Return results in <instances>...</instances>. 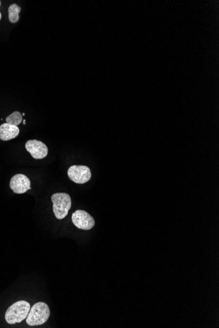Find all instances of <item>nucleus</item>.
I'll list each match as a JSON object with an SVG mask.
<instances>
[{
	"label": "nucleus",
	"mask_w": 219,
	"mask_h": 328,
	"mask_svg": "<svg viewBox=\"0 0 219 328\" xmlns=\"http://www.w3.org/2000/svg\"><path fill=\"white\" fill-rule=\"evenodd\" d=\"M31 183L27 176L22 174L15 175L10 181V188L15 193L22 194L31 190Z\"/></svg>",
	"instance_id": "0eeeda50"
},
{
	"label": "nucleus",
	"mask_w": 219,
	"mask_h": 328,
	"mask_svg": "<svg viewBox=\"0 0 219 328\" xmlns=\"http://www.w3.org/2000/svg\"><path fill=\"white\" fill-rule=\"evenodd\" d=\"M20 130L18 126L12 124L3 123L0 126V139L3 141H8L15 138L19 135Z\"/></svg>",
	"instance_id": "6e6552de"
},
{
	"label": "nucleus",
	"mask_w": 219,
	"mask_h": 328,
	"mask_svg": "<svg viewBox=\"0 0 219 328\" xmlns=\"http://www.w3.org/2000/svg\"><path fill=\"white\" fill-rule=\"evenodd\" d=\"M0 6H1V1H0Z\"/></svg>",
	"instance_id": "4468645a"
},
{
	"label": "nucleus",
	"mask_w": 219,
	"mask_h": 328,
	"mask_svg": "<svg viewBox=\"0 0 219 328\" xmlns=\"http://www.w3.org/2000/svg\"><path fill=\"white\" fill-rule=\"evenodd\" d=\"M53 211L58 220L65 218L72 207L71 196L65 193H55L52 196Z\"/></svg>",
	"instance_id": "7ed1b4c3"
},
{
	"label": "nucleus",
	"mask_w": 219,
	"mask_h": 328,
	"mask_svg": "<svg viewBox=\"0 0 219 328\" xmlns=\"http://www.w3.org/2000/svg\"><path fill=\"white\" fill-rule=\"evenodd\" d=\"M22 116L19 112H15L6 118L7 123L18 126L21 123Z\"/></svg>",
	"instance_id": "9d476101"
},
{
	"label": "nucleus",
	"mask_w": 219,
	"mask_h": 328,
	"mask_svg": "<svg viewBox=\"0 0 219 328\" xmlns=\"http://www.w3.org/2000/svg\"><path fill=\"white\" fill-rule=\"evenodd\" d=\"M22 116H25V114H24V113H23V114H22Z\"/></svg>",
	"instance_id": "ddd939ff"
},
{
	"label": "nucleus",
	"mask_w": 219,
	"mask_h": 328,
	"mask_svg": "<svg viewBox=\"0 0 219 328\" xmlns=\"http://www.w3.org/2000/svg\"><path fill=\"white\" fill-rule=\"evenodd\" d=\"M30 309V303L19 301L9 307L5 314V320L9 324L20 323L27 317Z\"/></svg>",
	"instance_id": "f03ea898"
},
{
	"label": "nucleus",
	"mask_w": 219,
	"mask_h": 328,
	"mask_svg": "<svg viewBox=\"0 0 219 328\" xmlns=\"http://www.w3.org/2000/svg\"><path fill=\"white\" fill-rule=\"evenodd\" d=\"M68 176L73 182L84 184L91 178V172L87 166L73 165L68 170Z\"/></svg>",
	"instance_id": "20e7f679"
},
{
	"label": "nucleus",
	"mask_w": 219,
	"mask_h": 328,
	"mask_svg": "<svg viewBox=\"0 0 219 328\" xmlns=\"http://www.w3.org/2000/svg\"><path fill=\"white\" fill-rule=\"evenodd\" d=\"M21 8L16 3H13L9 7V19L11 23H16L19 20V13Z\"/></svg>",
	"instance_id": "1a4fd4ad"
},
{
	"label": "nucleus",
	"mask_w": 219,
	"mask_h": 328,
	"mask_svg": "<svg viewBox=\"0 0 219 328\" xmlns=\"http://www.w3.org/2000/svg\"><path fill=\"white\" fill-rule=\"evenodd\" d=\"M25 147L34 159H42L48 155V147L41 141L30 139L26 142Z\"/></svg>",
	"instance_id": "423d86ee"
},
{
	"label": "nucleus",
	"mask_w": 219,
	"mask_h": 328,
	"mask_svg": "<svg viewBox=\"0 0 219 328\" xmlns=\"http://www.w3.org/2000/svg\"><path fill=\"white\" fill-rule=\"evenodd\" d=\"M50 316V309L46 303L38 302L30 307L26 317V323L30 326H40L48 321Z\"/></svg>",
	"instance_id": "f257e3e1"
},
{
	"label": "nucleus",
	"mask_w": 219,
	"mask_h": 328,
	"mask_svg": "<svg viewBox=\"0 0 219 328\" xmlns=\"http://www.w3.org/2000/svg\"><path fill=\"white\" fill-rule=\"evenodd\" d=\"M1 13H0V20H1Z\"/></svg>",
	"instance_id": "f8f14e48"
},
{
	"label": "nucleus",
	"mask_w": 219,
	"mask_h": 328,
	"mask_svg": "<svg viewBox=\"0 0 219 328\" xmlns=\"http://www.w3.org/2000/svg\"><path fill=\"white\" fill-rule=\"evenodd\" d=\"M72 220L73 225L78 229H91L95 225V220L86 211L78 210L73 213Z\"/></svg>",
	"instance_id": "39448f33"
},
{
	"label": "nucleus",
	"mask_w": 219,
	"mask_h": 328,
	"mask_svg": "<svg viewBox=\"0 0 219 328\" xmlns=\"http://www.w3.org/2000/svg\"><path fill=\"white\" fill-rule=\"evenodd\" d=\"M23 124H26V120H23Z\"/></svg>",
	"instance_id": "9b49d317"
}]
</instances>
